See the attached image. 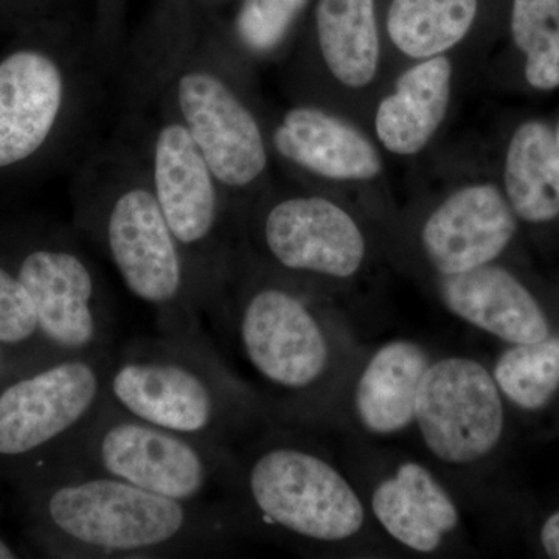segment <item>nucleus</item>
<instances>
[{"label": "nucleus", "instance_id": "nucleus-1", "mask_svg": "<svg viewBox=\"0 0 559 559\" xmlns=\"http://www.w3.org/2000/svg\"><path fill=\"white\" fill-rule=\"evenodd\" d=\"M323 432L271 418L234 448L227 502L246 538L319 558L396 557Z\"/></svg>", "mask_w": 559, "mask_h": 559}, {"label": "nucleus", "instance_id": "nucleus-2", "mask_svg": "<svg viewBox=\"0 0 559 559\" xmlns=\"http://www.w3.org/2000/svg\"><path fill=\"white\" fill-rule=\"evenodd\" d=\"M215 312L267 415L333 430L342 392L367 347L352 314L329 297L286 282L246 286L219 300Z\"/></svg>", "mask_w": 559, "mask_h": 559}, {"label": "nucleus", "instance_id": "nucleus-3", "mask_svg": "<svg viewBox=\"0 0 559 559\" xmlns=\"http://www.w3.org/2000/svg\"><path fill=\"white\" fill-rule=\"evenodd\" d=\"M40 498L55 554L81 559L209 558L245 539L227 503H187L60 465Z\"/></svg>", "mask_w": 559, "mask_h": 559}, {"label": "nucleus", "instance_id": "nucleus-4", "mask_svg": "<svg viewBox=\"0 0 559 559\" xmlns=\"http://www.w3.org/2000/svg\"><path fill=\"white\" fill-rule=\"evenodd\" d=\"M106 400L153 425L230 448L271 419L202 329L112 347Z\"/></svg>", "mask_w": 559, "mask_h": 559}, {"label": "nucleus", "instance_id": "nucleus-5", "mask_svg": "<svg viewBox=\"0 0 559 559\" xmlns=\"http://www.w3.org/2000/svg\"><path fill=\"white\" fill-rule=\"evenodd\" d=\"M60 465L180 502L229 506L235 451L153 425L106 400L90 425L62 448Z\"/></svg>", "mask_w": 559, "mask_h": 559}, {"label": "nucleus", "instance_id": "nucleus-6", "mask_svg": "<svg viewBox=\"0 0 559 559\" xmlns=\"http://www.w3.org/2000/svg\"><path fill=\"white\" fill-rule=\"evenodd\" d=\"M341 455L396 557H459L471 550L462 498L423 455L348 436Z\"/></svg>", "mask_w": 559, "mask_h": 559}, {"label": "nucleus", "instance_id": "nucleus-7", "mask_svg": "<svg viewBox=\"0 0 559 559\" xmlns=\"http://www.w3.org/2000/svg\"><path fill=\"white\" fill-rule=\"evenodd\" d=\"M507 400L491 366L468 353L436 355L418 390L414 436L460 498L502 447Z\"/></svg>", "mask_w": 559, "mask_h": 559}, {"label": "nucleus", "instance_id": "nucleus-8", "mask_svg": "<svg viewBox=\"0 0 559 559\" xmlns=\"http://www.w3.org/2000/svg\"><path fill=\"white\" fill-rule=\"evenodd\" d=\"M103 229L110 260L132 296L153 308L159 333L201 330L204 297L156 197L143 189L121 194Z\"/></svg>", "mask_w": 559, "mask_h": 559}, {"label": "nucleus", "instance_id": "nucleus-9", "mask_svg": "<svg viewBox=\"0 0 559 559\" xmlns=\"http://www.w3.org/2000/svg\"><path fill=\"white\" fill-rule=\"evenodd\" d=\"M110 349L55 356L51 362L0 392V457L60 450L106 403Z\"/></svg>", "mask_w": 559, "mask_h": 559}, {"label": "nucleus", "instance_id": "nucleus-10", "mask_svg": "<svg viewBox=\"0 0 559 559\" xmlns=\"http://www.w3.org/2000/svg\"><path fill=\"white\" fill-rule=\"evenodd\" d=\"M436 355L411 337L367 345L342 392L334 432L378 444L414 436L419 385Z\"/></svg>", "mask_w": 559, "mask_h": 559}, {"label": "nucleus", "instance_id": "nucleus-11", "mask_svg": "<svg viewBox=\"0 0 559 559\" xmlns=\"http://www.w3.org/2000/svg\"><path fill=\"white\" fill-rule=\"evenodd\" d=\"M35 307L44 344L57 356L112 348L114 316L86 261L72 250L33 249L16 271Z\"/></svg>", "mask_w": 559, "mask_h": 559}, {"label": "nucleus", "instance_id": "nucleus-12", "mask_svg": "<svg viewBox=\"0 0 559 559\" xmlns=\"http://www.w3.org/2000/svg\"><path fill=\"white\" fill-rule=\"evenodd\" d=\"M261 242L286 274L344 283L366 266L369 242L355 216L320 197L289 198L261 223Z\"/></svg>", "mask_w": 559, "mask_h": 559}, {"label": "nucleus", "instance_id": "nucleus-13", "mask_svg": "<svg viewBox=\"0 0 559 559\" xmlns=\"http://www.w3.org/2000/svg\"><path fill=\"white\" fill-rule=\"evenodd\" d=\"M518 216L491 183L463 187L430 212L419 229L423 259L433 277L496 263L513 241Z\"/></svg>", "mask_w": 559, "mask_h": 559}, {"label": "nucleus", "instance_id": "nucleus-14", "mask_svg": "<svg viewBox=\"0 0 559 559\" xmlns=\"http://www.w3.org/2000/svg\"><path fill=\"white\" fill-rule=\"evenodd\" d=\"M179 108L187 131L207 162L210 171L229 187H246L266 168L263 135L252 114L216 76L183 75Z\"/></svg>", "mask_w": 559, "mask_h": 559}, {"label": "nucleus", "instance_id": "nucleus-15", "mask_svg": "<svg viewBox=\"0 0 559 559\" xmlns=\"http://www.w3.org/2000/svg\"><path fill=\"white\" fill-rule=\"evenodd\" d=\"M433 293L452 318L503 344H530L554 333L535 294L498 263L433 277Z\"/></svg>", "mask_w": 559, "mask_h": 559}, {"label": "nucleus", "instance_id": "nucleus-16", "mask_svg": "<svg viewBox=\"0 0 559 559\" xmlns=\"http://www.w3.org/2000/svg\"><path fill=\"white\" fill-rule=\"evenodd\" d=\"M64 97L61 70L39 50L0 61V170L31 159L50 138Z\"/></svg>", "mask_w": 559, "mask_h": 559}, {"label": "nucleus", "instance_id": "nucleus-17", "mask_svg": "<svg viewBox=\"0 0 559 559\" xmlns=\"http://www.w3.org/2000/svg\"><path fill=\"white\" fill-rule=\"evenodd\" d=\"M212 176L186 127L168 124L160 131L154 157V197L182 249H200L212 240L218 221Z\"/></svg>", "mask_w": 559, "mask_h": 559}, {"label": "nucleus", "instance_id": "nucleus-18", "mask_svg": "<svg viewBox=\"0 0 559 559\" xmlns=\"http://www.w3.org/2000/svg\"><path fill=\"white\" fill-rule=\"evenodd\" d=\"M286 159L323 178L369 180L380 175V154L353 124L316 108L290 109L275 131Z\"/></svg>", "mask_w": 559, "mask_h": 559}, {"label": "nucleus", "instance_id": "nucleus-19", "mask_svg": "<svg viewBox=\"0 0 559 559\" xmlns=\"http://www.w3.org/2000/svg\"><path fill=\"white\" fill-rule=\"evenodd\" d=\"M451 76V61L441 55L400 76L395 92L381 102L374 120L385 148L400 156H412L425 148L447 116Z\"/></svg>", "mask_w": 559, "mask_h": 559}, {"label": "nucleus", "instance_id": "nucleus-20", "mask_svg": "<svg viewBox=\"0 0 559 559\" xmlns=\"http://www.w3.org/2000/svg\"><path fill=\"white\" fill-rule=\"evenodd\" d=\"M506 191L518 218L530 224L559 218V145L540 121L514 132L506 162Z\"/></svg>", "mask_w": 559, "mask_h": 559}, {"label": "nucleus", "instance_id": "nucleus-21", "mask_svg": "<svg viewBox=\"0 0 559 559\" xmlns=\"http://www.w3.org/2000/svg\"><path fill=\"white\" fill-rule=\"evenodd\" d=\"M319 46L334 79L348 87L373 80L380 62L374 0H319Z\"/></svg>", "mask_w": 559, "mask_h": 559}, {"label": "nucleus", "instance_id": "nucleus-22", "mask_svg": "<svg viewBox=\"0 0 559 559\" xmlns=\"http://www.w3.org/2000/svg\"><path fill=\"white\" fill-rule=\"evenodd\" d=\"M476 13L477 0H393L389 36L407 57L428 60L465 38Z\"/></svg>", "mask_w": 559, "mask_h": 559}, {"label": "nucleus", "instance_id": "nucleus-23", "mask_svg": "<svg viewBox=\"0 0 559 559\" xmlns=\"http://www.w3.org/2000/svg\"><path fill=\"white\" fill-rule=\"evenodd\" d=\"M503 399L524 412L546 409L559 393V333L509 345L491 366Z\"/></svg>", "mask_w": 559, "mask_h": 559}, {"label": "nucleus", "instance_id": "nucleus-24", "mask_svg": "<svg viewBox=\"0 0 559 559\" xmlns=\"http://www.w3.org/2000/svg\"><path fill=\"white\" fill-rule=\"evenodd\" d=\"M511 33L527 55L530 86L539 91L559 87V0H513Z\"/></svg>", "mask_w": 559, "mask_h": 559}, {"label": "nucleus", "instance_id": "nucleus-25", "mask_svg": "<svg viewBox=\"0 0 559 559\" xmlns=\"http://www.w3.org/2000/svg\"><path fill=\"white\" fill-rule=\"evenodd\" d=\"M308 0H245L237 28L242 43L257 51L277 47Z\"/></svg>", "mask_w": 559, "mask_h": 559}, {"label": "nucleus", "instance_id": "nucleus-26", "mask_svg": "<svg viewBox=\"0 0 559 559\" xmlns=\"http://www.w3.org/2000/svg\"><path fill=\"white\" fill-rule=\"evenodd\" d=\"M38 336L43 340L27 289L16 274L0 266V345L21 347Z\"/></svg>", "mask_w": 559, "mask_h": 559}, {"label": "nucleus", "instance_id": "nucleus-27", "mask_svg": "<svg viewBox=\"0 0 559 559\" xmlns=\"http://www.w3.org/2000/svg\"><path fill=\"white\" fill-rule=\"evenodd\" d=\"M539 543L547 557L559 559V511L544 521L539 530Z\"/></svg>", "mask_w": 559, "mask_h": 559}, {"label": "nucleus", "instance_id": "nucleus-28", "mask_svg": "<svg viewBox=\"0 0 559 559\" xmlns=\"http://www.w3.org/2000/svg\"><path fill=\"white\" fill-rule=\"evenodd\" d=\"M17 558L16 551L11 549L5 539L0 538V559Z\"/></svg>", "mask_w": 559, "mask_h": 559}, {"label": "nucleus", "instance_id": "nucleus-29", "mask_svg": "<svg viewBox=\"0 0 559 559\" xmlns=\"http://www.w3.org/2000/svg\"><path fill=\"white\" fill-rule=\"evenodd\" d=\"M2 367H3V355H2V345H0V377H2Z\"/></svg>", "mask_w": 559, "mask_h": 559}, {"label": "nucleus", "instance_id": "nucleus-30", "mask_svg": "<svg viewBox=\"0 0 559 559\" xmlns=\"http://www.w3.org/2000/svg\"><path fill=\"white\" fill-rule=\"evenodd\" d=\"M555 135H557V142H558V145H559V127H558L557 134H555Z\"/></svg>", "mask_w": 559, "mask_h": 559}]
</instances>
